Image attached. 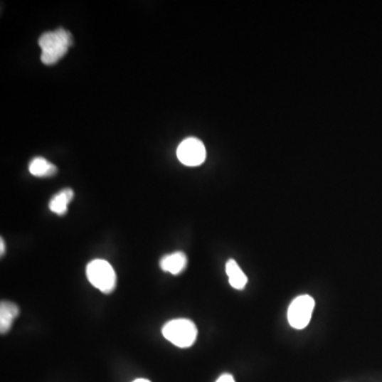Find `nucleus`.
Segmentation results:
<instances>
[{
	"instance_id": "nucleus-3",
	"label": "nucleus",
	"mask_w": 382,
	"mask_h": 382,
	"mask_svg": "<svg viewBox=\"0 0 382 382\" xmlns=\"http://www.w3.org/2000/svg\"><path fill=\"white\" fill-rule=\"evenodd\" d=\"M163 336L176 346L187 349L196 342L198 329L196 324L191 319H171L164 326Z\"/></svg>"
},
{
	"instance_id": "nucleus-9",
	"label": "nucleus",
	"mask_w": 382,
	"mask_h": 382,
	"mask_svg": "<svg viewBox=\"0 0 382 382\" xmlns=\"http://www.w3.org/2000/svg\"><path fill=\"white\" fill-rule=\"evenodd\" d=\"M73 196H75V193H73V189H62L51 198V202H49V209L57 215H66L69 203L73 201Z\"/></svg>"
},
{
	"instance_id": "nucleus-5",
	"label": "nucleus",
	"mask_w": 382,
	"mask_h": 382,
	"mask_svg": "<svg viewBox=\"0 0 382 382\" xmlns=\"http://www.w3.org/2000/svg\"><path fill=\"white\" fill-rule=\"evenodd\" d=\"M181 163L189 167L201 165L206 159V149L198 138L191 137L183 140L176 151Z\"/></svg>"
},
{
	"instance_id": "nucleus-8",
	"label": "nucleus",
	"mask_w": 382,
	"mask_h": 382,
	"mask_svg": "<svg viewBox=\"0 0 382 382\" xmlns=\"http://www.w3.org/2000/svg\"><path fill=\"white\" fill-rule=\"evenodd\" d=\"M226 274L230 286L236 290H243L247 286L248 277L234 259H230L226 265Z\"/></svg>"
},
{
	"instance_id": "nucleus-7",
	"label": "nucleus",
	"mask_w": 382,
	"mask_h": 382,
	"mask_svg": "<svg viewBox=\"0 0 382 382\" xmlns=\"http://www.w3.org/2000/svg\"><path fill=\"white\" fill-rule=\"evenodd\" d=\"M18 306L12 302L4 301L0 304V332L6 334L10 331L14 319L18 317Z\"/></svg>"
},
{
	"instance_id": "nucleus-10",
	"label": "nucleus",
	"mask_w": 382,
	"mask_h": 382,
	"mask_svg": "<svg viewBox=\"0 0 382 382\" xmlns=\"http://www.w3.org/2000/svg\"><path fill=\"white\" fill-rule=\"evenodd\" d=\"M29 171L32 176L38 178H48L57 174L58 168L44 157H36L30 161Z\"/></svg>"
},
{
	"instance_id": "nucleus-4",
	"label": "nucleus",
	"mask_w": 382,
	"mask_h": 382,
	"mask_svg": "<svg viewBox=\"0 0 382 382\" xmlns=\"http://www.w3.org/2000/svg\"><path fill=\"white\" fill-rule=\"evenodd\" d=\"M314 309V299L310 295L297 297L288 310L289 324L295 329L307 327Z\"/></svg>"
},
{
	"instance_id": "nucleus-1",
	"label": "nucleus",
	"mask_w": 382,
	"mask_h": 382,
	"mask_svg": "<svg viewBox=\"0 0 382 382\" xmlns=\"http://www.w3.org/2000/svg\"><path fill=\"white\" fill-rule=\"evenodd\" d=\"M42 48V60L45 65L58 63L66 55L73 44V36L67 30L60 29L46 32L38 40Z\"/></svg>"
},
{
	"instance_id": "nucleus-2",
	"label": "nucleus",
	"mask_w": 382,
	"mask_h": 382,
	"mask_svg": "<svg viewBox=\"0 0 382 382\" xmlns=\"http://www.w3.org/2000/svg\"><path fill=\"white\" fill-rule=\"evenodd\" d=\"M88 282L105 295H110L116 289L117 277L111 263L103 259L90 261L86 267Z\"/></svg>"
},
{
	"instance_id": "nucleus-13",
	"label": "nucleus",
	"mask_w": 382,
	"mask_h": 382,
	"mask_svg": "<svg viewBox=\"0 0 382 382\" xmlns=\"http://www.w3.org/2000/svg\"><path fill=\"white\" fill-rule=\"evenodd\" d=\"M133 382H151V381H148V379L139 378V379H136V381H134Z\"/></svg>"
},
{
	"instance_id": "nucleus-12",
	"label": "nucleus",
	"mask_w": 382,
	"mask_h": 382,
	"mask_svg": "<svg viewBox=\"0 0 382 382\" xmlns=\"http://www.w3.org/2000/svg\"><path fill=\"white\" fill-rule=\"evenodd\" d=\"M4 253H6V245H4V239L1 238V240H0V254L4 256Z\"/></svg>"
},
{
	"instance_id": "nucleus-6",
	"label": "nucleus",
	"mask_w": 382,
	"mask_h": 382,
	"mask_svg": "<svg viewBox=\"0 0 382 382\" xmlns=\"http://www.w3.org/2000/svg\"><path fill=\"white\" fill-rule=\"evenodd\" d=\"M161 270L172 275H179L184 271L187 265V257L183 252H176L166 255L161 259L159 262Z\"/></svg>"
},
{
	"instance_id": "nucleus-11",
	"label": "nucleus",
	"mask_w": 382,
	"mask_h": 382,
	"mask_svg": "<svg viewBox=\"0 0 382 382\" xmlns=\"http://www.w3.org/2000/svg\"><path fill=\"white\" fill-rule=\"evenodd\" d=\"M216 382H236V381H235L234 377H233L232 375L224 374V375H222V376H220L219 378H218V381Z\"/></svg>"
}]
</instances>
